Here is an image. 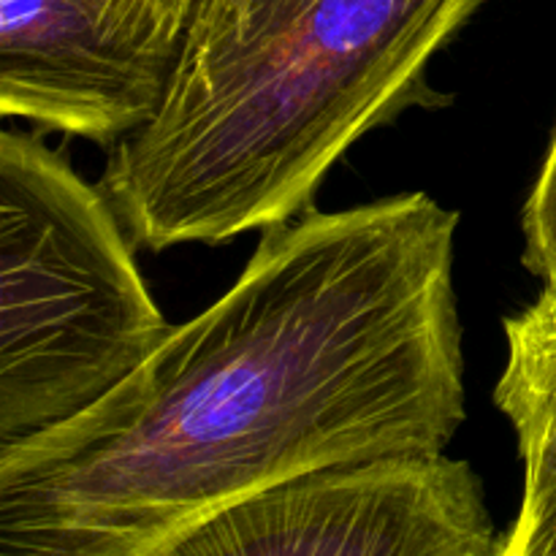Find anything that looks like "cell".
<instances>
[{"label": "cell", "mask_w": 556, "mask_h": 556, "mask_svg": "<svg viewBox=\"0 0 556 556\" xmlns=\"http://www.w3.org/2000/svg\"><path fill=\"white\" fill-rule=\"evenodd\" d=\"M456 231L421 190L264 228L117 389L0 445V556H152L293 478L445 454L465 424Z\"/></svg>", "instance_id": "1"}, {"label": "cell", "mask_w": 556, "mask_h": 556, "mask_svg": "<svg viewBox=\"0 0 556 556\" xmlns=\"http://www.w3.org/2000/svg\"><path fill=\"white\" fill-rule=\"evenodd\" d=\"M525 261L543 286L556 288V134L525 206Z\"/></svg>", "instance_id": "9"}, {"label": "cell", "mask_w": 556, "mask_h": 556, "mask_svg": "<svg viewBox=\"0 0 556 556\" xmlns=\"http://www.w3.org/2000/svg\"><path fill=\"white\" fill-rule=\"evenodd\" d=\"M101 25L136 52L172 68L199 0H87Z\"/></svg>", "instance_id": "8"}, {"label": "cell", "mask_w": 556, "mask_h": 556, "mask_svg": "<svg viewBox=\"0 0 556 556\" xmlns=\"http://www.w3.org/2000/svg\"><path fill=\"white\" fill-rule=\"evenodd\" d=\"M109 195L33 134L0 136V445L71 421L172 331Z\"/></svg>", "instance_id": "3"}, {"label": "cell", "mask_w": 556, "mask_h": 556, "mask_svg": "<svg viewBox=\"0 0 556 556\" xmlns=\"http://www.w3.org/2000/svg\"><path fill=\"white\" fill-rule=\"evenodd\" d=\"M486 3L199 0L161 109L98 188L152 253L293 220L369 130L440 106L429 63Z\"/></svg>", "instance_id": "2"}, {"label": "cell", "mask_w": 556, "mask_h": 556, "mask_svg": "<svg viewBox=\"0 0 556 556\" xmlns=\"http://www.w3.org/2000/svg\"><path fill=\"white\" fill-rule=\"evenodd\" d=\"M525 492L497 556H556V432L519 440Z\"/></svg>", "instance_id": "7"}, {"label": "cell", "mask_w": 556, "mask_h": 556, "mask_svg": "<svg viewBox=\"0 0 556 556\" xmlns=\"http://www.w3.org/2000/svg\"><path fill=\"white\" fill-rule=\"evenodd\" d=\"M497 548L470 462L418 454L293 478L215 510L152 556H497Z\"/></svg>", "instance_id": "4"}, {"label": "cell", "mask_w": 556, "mask_h": 556, "mask_svg": "<svg viewBox=\"0 0 556 556\" xmlns=\"http://www.w3.org/2000/svg\"><path fill=\"white\" fill-rule=\"evenodd\" d=\"M508 362L494 386V405L516 440L556 432V288L505 320Z\"/></svg>", "instance_id": "6"}, {"label": "cell", "mask_w": 556, "mask_h": 556, "mask_svg": "<svg viewBox=\"0 0 556 556\" xmlns=\"http://www.w3.org/2000/svg\"><path fill=\"white\" fill-rule=\"evenodd\" d=\"M172 68L114 38L87 0H0V112L117 147L161 109Z\"/></svg>", "instance_id": "5"}]
</instances>
